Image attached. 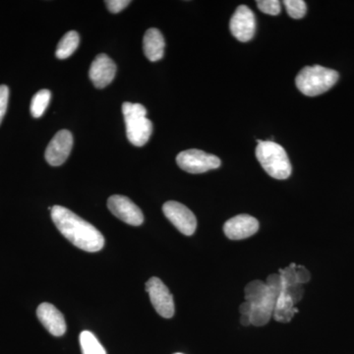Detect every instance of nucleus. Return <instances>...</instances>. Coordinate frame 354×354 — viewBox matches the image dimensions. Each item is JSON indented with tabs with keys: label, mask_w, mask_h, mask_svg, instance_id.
Returning a JSON list of instances; mask_svg holds the SVG:
<instances>
[{
	"label": "nucleus",
	"mask_w": 354,
	"mask_h": 354,
	"mask_svg": "<svg viewBox=\"0 0 354 354\" xmlns=\"http://www.w3.org/2000/svg\"><path fill=\"white\" fill-rule=\"evenodd\" d=\"M51 218L60 234L79 249L97 252L104 247L102 232L70 209L62 206L53 207Z\"/></svg>",
	"instance_id": "1"
},
{
	"label": "nucleus",
	"mask_w": 354,
	"mask_h": 354,
	"mask_svg": "<svg viewBox=\"0 0 354 354\" xmlns=\"http://www.w3.org/2000/svg\"><path fill=\"white\" fill-rule=\"evenodd\" d=\"M256 157L265 171L272 178H288L292 172L290 160L285 149L272 141L257 140Z\"/></svg>",
	"instance_id": "2"
},
{
	"label": "nucleus",
	"mask_w": 354,
	"mask_h": 354,
	"mask_svg": "<svg viewBox=\"0 0 354 354\" xmlns=\"http://www.w3.org/2000/svg\"><path fill=\"white\" fill-rule=\"evenodd\" d=\"M339 72L326 68L321 65L304 67L298 73L295 83L302 94L308 97H316L328 92L339 80Z\"/></svg>",
	"instance_id": "3"
},
{
	"label": "nucleus",
	"mask_w": 354,
	"mask_h": 354,
	"mask_svg": "<svg viewBox=\"0 0 354 354\" xmlns=\"http://www.w3.org/2000/svg\"><path fill=\"white\" fill-rule=\"evenodd\" d=\"M122 113L130 143L136 147L145 145L153 132V124L147 118L145 106L140 104L124 102Z\"/></svg>",
	"instance_id": "4"
},
{
	"label": "nucleus",
	"mask_w": 354,
	"mask_h": 354,
	"mask_svg": "<svg viewBox=\"0 0 354 354\" xmlns=\"http://www.w3.org/2000/svg\"><path fill=\"white\" fill-rule=\"evenodd\" d=\"M268 290L265 297L253 305L251 309V324L254 326H264L269 323L271 317L276 309L277 300L281 288V274H272L268 278Z\"/></svg>",
	"instance_id": "5"
},
{
	"label": "nucleus",
	"mask_w": 354,
	"mask_h": 354,
	"mask_svg": "<svg viewBox=\"0 0 354 354\" xmlns=\"http://www.w3.org/2000/svg\"><path fill=\"white\" fill-rule=\"evenodd\" d=\"M176 162L184 171L193 174H203L211 169H218L221 165L220 158L216 156L196 149L179 153L176 157Z\"/></svg>",
	"instance_id": "6"
},
{
	"label": "nucleus",
	"mask_w": 354,
	"mask_h": 354,
	"mask_svg": "<svg viewBox=\"0 0 354 354\" xmlns=\"http://www.w3.org/2000/svg\"><path fill=\"white\" fill-rule=\"evenodd\" d=\"M146 290L149 293L153 308L158 315L169 319L174 315V297L167 286L158 278L149 279L146 283Z\"/></svg>",
	"instance_id": "7"
},
{
	"label": "nucleus",
	"mask_w": 354,
	"mask_h": 354,
	"mask_svg": "<svg viewBox=\"0 0 354 354\" xmlns=\"http://www.w3.org/2000/svg\"><path fill=\"white\" fill-rule=\"evenodd\" d=\"M165 216L184 235H192L197 227L196 216L181 203L169 201L162 206Z\"/></svg>",
	"instance_id": "8"
},
{
	"label": "nucleus",
	"mask_w": 354,
	"mask_h": 354,
	"mask_svg": "<svg viewBox=\"0 0 354 354\" xmlns=\"http://www.w3.org/2000/svg\"><path fill=\"white\" fill-rule=\"evenodd\" d=\"M230 29L235 39L242 43L250 41L255 35L256 18L246 6L237 7L230 22Z\"/></svg>",
	"instance_id": "9"
},
{
	"label": "nucleus",
	"mask_w": 354,
	"mask_h": 354,
	"mask_svg": "<svg viewBox=\"0 0 354 354\" xmlns=\"http://www.w3.org/2000/svg\"><path fill=\"white\" fill-rule=\"evenodd\" d=\"M108 207L109 211L116 218L124 221L128 225L138 227L143 223L144 216L141 209L134 204L129 198L122 196V195H113V196L109 197Z\"/></svg>",
	"instance_id": "10"
},
{
	"label": "nucleus",
	"mask_w": 354,
	"mask_h": 354,
	"mask_svg": "<svg viewBox=\"0 0 354 354\" xmlns=\"http://www.w3.org/2000/svg\"><path fill=\"white\" fill-rule=\"evenodd\" d=\"M73 146V136L68 130L64 129L55 135L46 150V160L53 167L64 164Z\"/></svg>",
	"instance_id": "11"
},
{
	"label": "nucleus",
	"mask_w": 354,
	"mask_h": 354,
	"mask_svg": "<svg viewBox=\"0 0 354 354\" xmlns=\"http://www.w3.org/2000/svg\"><path fill=\"white\" fill-rule=\"evenodd\" d=\"M259 230V221L252 216L239 215L228 220L223 225V232L232 241H241L252 236Z\"/></svg>",
	"instance_id": "12"
},
{
	"label": "nucleus",
	"mask_w": 354,
	"mask_h": 354,
	"mask_svg": "<svg viewBox=\"0 0 354 354\" xmlns=\"http://www.w3.org/2000/svg\"><path fill=\"white\" fill-rule=\"evenodd\" d=\"M116 74V65L108 55H97L92 62L88 71L91 81L97 88H106L113 82Z\"/></svg>",
	"instance_id": "13"
},
{
	"label": "nucleus",
	"mask_w": 354,
	"mask_h": 354,
	"mask_svg": "<svg viewBox=\"0 0 354 354\" xmlns=\"http://www.w3.org/2000/svg\"><path fill=\"white\" fill-rule=\"evenodd\" d=\"M37 316L44 328L55 337L64 335L66 332V323L62 312L53 304H41L37 309Z\"/></svg>",
	"instance_id": "14"
},
{
	"label": "nucleus",
	"mask_w": 354,
	"mask_h": 354,
	"mask_svg": "<svg viewBox=\"0 0 354 354\" xmlns=\"http://www.w3.org/2000/svg\"><path fill=\"white\" fill-rule=\"evenodd\" d=\"M165 43L162 32L156 28H151L146 32L143 39L144 53L150 62L162 59L165 55Z\"/></svg>",
	"instance_id": "15"
},
{
	"label": "nucleus",
	"mask_w": 354,
	"mask_h": 354,
	"mask_svg": "<svg viewBox=\"0 0 354 354\" xmlns=\"http://www.w3.org/2000/svg\"><path fill=\"white\" fill-rule=\"evenodd\" d=\"M79 41H80V37L78 32L75 31L66 32L57 44L55 55L58 59H66L70 55H73L74 51L78 48Z\"/></svg>",
	"instance_id": "16"
},
{
	"label": "nucleus",
	"mask_w": 354,
	"mask_h": 354,
	"mask_svg": "<svg viewBox=\"0 0 354 354\" xmlns=\"http://www.w3.org/2000/svg\"><path fill=\"white\" fill-rule=\"evenodd\" d=\"M80 344L83 354H106V349L91 332L84 330L80 335Z\"/></svg>",
	"instance_id": "17"
},
{
	"label": "nucleus",
	"mask_w": 354,
	"mask_h": 354,
	"mask_svg": "<svg viewBox=\"0 0 354 354\" xmlns=\"http://www.w3.org/2000/svg\"><path fill=\"white\" fill-rule=\"evenodd\" d=\"M50 91L41 90L32 97L31 102V114L34 118H38L43 115L46 109H48L50 101Z\"/></svg>",
	"instance_id": "18"
},
{
	"label": "nucleus",
	"mask_w": 354,
	"mask_h": 354,
	"mask_svg": "<svg viewBox=\"0 0 354 354\" xmlns=\"http://www.w3.org/2000/svg\"><path fill=\"white\" fill-rule=\"evenodd\" d=\"M267 283L261 281H254L252 283H248L245 288L246 301L253 305L257 304L258 302L265 297L267 292Z\"/></svg>",
	"instance_id": "19"
},
{
	"label": "nucleus",
	"mask_w": 354,
	"mask_h": 354,
	"mask_svg": "<svg viewBox=\"0 0 354 354\" xmlns=\"http://www.w3.org/2000/svg\"><path fill=\"white\" fill-rule=\"evenodd\" d=\"M283 4L288 15L293 19H301L306 14L307 6L304 0H285Z\"/></svg>",
	"instance_id": "20"
},
{
	"label": "nucleus",
	"mask_w": 354,
	"mask_h": 354,
	"mask_svg": "<svg viewBox=\"0 0 354 354\" xmlns=\"http://www.w3.org/2000/svg\"><path fill=\"white\" fill-rule=\"evenodd\" d=\"M257 6L263 13L268 15H279L281 12V2L278 0H259Z\"/></svg>",
	"instance_id": "21"
},
{
	"label": "nucleus",
	"mask_w": 354,
	"mask_h": 354,
	"mask_svg": "<svg viewBox=\"0 0 354 354\" xmlns=\"http://www.w3.org/2000/svg\"><path fill=\"white\" fill-rule=\"evenodd\" d=\"M9 88L6 85L0 86V124L7 111L8 104Z\"/></svg>",
	"instance_id": "22"
},
{
	"label": "nucleus",
	"mask_w": 354,
	"mask_h": 354,
	"mask_svg": "<svg viewBox=\"0 0 354 354\" xmlns=\"http://www.w3.org/2000/svg\"><path fill=\"white\" fill-rule=\"evenodd\" d=\"M106 3L111 13H118L127 8L131 1L129 0H108Z\"/></svg>",
	"instance_id": "23"
},
{
	"label": "nucleus",
	"mask_w": 354,
	"mask_h": 354,
	"mask_svg": "<svg viewBox=\"0 0 354 354\" xmlns=\"http://www.w3.org/2000/svg\"><path fill=\"white\" fill-rule=\"evenodd\" d=\"M251 309H252L251 304L247 301L242 304L241 307H239V311H241V315H245V314L246 315H250Z\"/></svg>",
	"instance_id": "24"
},
{
	"label": "nucleus",
	"mask_w": 354,
	"mask_h": 354,
	"mask_svg": "<svg viewBox=\"0 0 354 354\" xmlns=\"http://www.w3.org/2000/svg\"><path fill=\"white\" fill-rule=\"evenodd\" d=\"M241 323L242 326H245V327H247V326L251 325L250 316L246 315V314L245 315H241Z\"/></svg>",
	"instance_id": "25"
},
{
	"label": "nucleus",
	"mask_w": 354,
	"mask_h": 354,
	"mask_svg": "<svg viewBox=\"0 0 354 354\" xmlns=\"http://www.w3.org/2000/svg\"><path fill=\"white\" fill-rule=\"evenodd\" d=\"M176 354H183V353H176Z\"/></svg>",
	"instance_id": "26"
}]
</instances>
